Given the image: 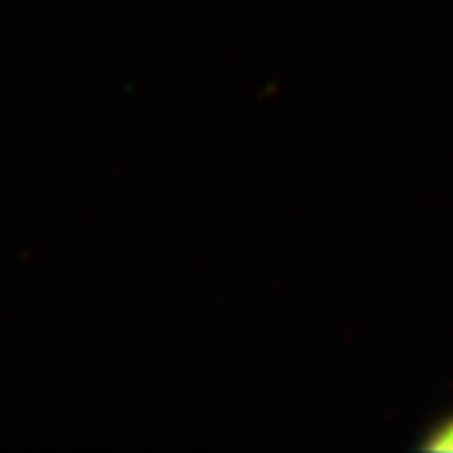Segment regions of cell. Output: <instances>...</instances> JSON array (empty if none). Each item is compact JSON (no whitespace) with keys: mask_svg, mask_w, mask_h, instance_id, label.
<instances>
[{"mask_svg":"<svg viewBox=\"0 0 453 453\" xmlns=\"http://www.w3.org/2000/svg\"><path fill=\"white\" fill-rule=\"evenodd\" d=\"M418 449L426 451H453V411L441 413L426 426Z\"/></svg>","mask_w":453,"mask_h":453,"instance_id":"6da1fadb","label":"cell"}]
</instances>
